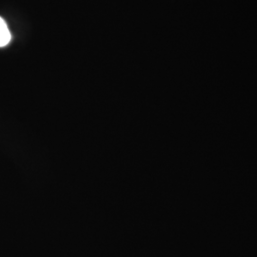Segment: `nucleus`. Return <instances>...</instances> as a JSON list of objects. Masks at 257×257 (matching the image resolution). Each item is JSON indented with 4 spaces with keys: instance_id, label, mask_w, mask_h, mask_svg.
Here are the masks:
<instances>
[{
    "instance_id": "nucleus-1",
    "label": "nucleus",
    "mask_w": 257,
    "mask_h": 257,
    "mask_svg": "<svg viewBox=\"0 0 257 257\" xmlns=\"http://www.w3.org/2000/svg\"><path fill=\"white\" fill-rule=\"evenodd\" d=\"M12 36L10 33L9 28L7 26L4 19L0 18V48L7 46L11 42Z\"/></svg>"
}]
</instances>
